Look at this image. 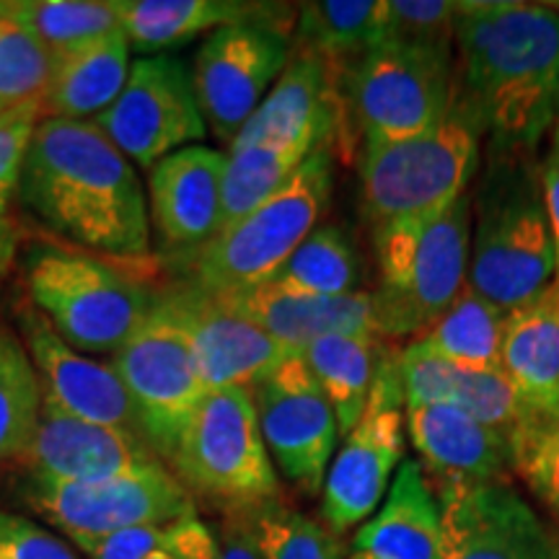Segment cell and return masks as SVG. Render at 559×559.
<instances>
[{"label": "cell", "instance_id": "cell-24", "mask_svg": "<svg viewBox=\"0 0 559 559\" xmlns=\"http://www.w3.org/2000/svg\"><path fill=\"white\" fill-rule=\"evenodd\" d=\"M404 419L412 445L443 485L500 481L513 466L508 440L453 404L404 409Z\"/></svg>", "mask_w": 559, "mask_h": 559}, {"label": "cell", "instance_id": "cell-19", "mask_svg": "<svg viewBox=\"0 0 559 559\" xmlns=\"http://www.w3.org/2000/svg\"><path fill=\"white\" fill-rule=\"evenodd\" d=\"M16 464L34 477L104 481L156 469L164 461L140 432L68 415L41 396L37 430Z\"/></svg>", "mask_w": 559, "mask_h": 559}, {"label": "cell", "instance_id": "cell-10", "mask_svg": "<svg viewBox=\"0 0 559 559\" xmlns=\"http://www.w3.org/2000/svg\"><path fill=\"white\" fill-rule=\"evenodd\" d=\"M109 366L128 389L140 432L160 461H166L207 396V386L200 376L190 340L160 296H156L143 324L111 355Z\"/></svg>", "mask_w": 559, "mask_h": 559}, {"label": "cell", "instance_id": "cell-43", "mask_svg": "<svg viewBox=\"0 0 559 559\" xmlns=\"http://www.w3.org/2000/svg\"><path fill=\"white\" fill-rule=\"evenodd\" d=\"M70 542L88 559H143L164 547V526L128 528L107 536H70Z\"/></svg>", "mask_w": 559, "mask_h": 559}, {"label": "cell", "instance_id": "cell-13", "mask_svg": "<svg viewBox=\"0 0 559 559\" xmlns=\"http://www.w3.org/2000/svg\"><path fill=\"white\" fill-rule=\"evenodd\" d=\"M91 122L135 169L148 171L171 153L198 145L207 132L192 68L169 52L132 60L122 94Z\"/></svg>", "mask_w": 559, "mask_h": 559}, {"label": "cell", "instance_id": "cell-17", "mask_svg": "<svg viewBox=\"0 0 559 559\" xmlns=\"http://www.w3.org/2000/svg\"><path fill=\"white\" fill-rule=\"evenodd\" d=\"M158 296L190 340L207 391H251L293 353L230 309L226 300L185 280L158 290Z\"/></svg>", "mask_w": 559, "mask_h": 559}, {"label": "cell", "instance_id": "cell-3", "mask_svg": "<svg viewBox=\"0 0 559 559\" xmlns=\"http://www.w3.org/2000/svg\"><path fill=\"white\" fill-rule=\"evenodd\" d=\"M26 300L79 353L115 355L143 324L158 290L145 272L60 241L24 254Z\"/></svg>", "mask_w": 559, "mask_h": 559}, {"label": "cell", "instance_id": "cell-41", "mask_svg": "<svg viewBox=\"0 0 559 559\" xmlns=\"http://www.w3.org/2000/svg\"><path fill=\"white\" fill-rule=\"evenodd\" d=\"M39 120V107L0 115V226L9 223V205L16 194L21 164H24L26 148H29Z\"/></svg>", "mask_w": 559, "mask_h": 559}, {"label": "cell", "instance_id": "cell-22", "mask_svg": "<svg viewBox=\"0 0 559 559\" xmlns=\"http://www.w3.org/2000/svg\"><path fill=\"white\" fill-rule=\"evenodd\" d=\"M223 300L293 353H304L313 342L332 337V334H376L379 337L373 293L358 290L347 296H313V293L264 283L260 288L236 293Z\"/></svg>", "mask_w": 559, "mask_h": 559}, {"label": "cell", "instance_id": "cell-14", "mask_svg": "<svg viewBox=\"0 0 559 559\" xmlns=\"http://www.w3.org/2000/svg\"><path fill=\"white\" fill-rule=\"evenodd\" d=\"M400 355L381 353L360 423L345 436L321 487V519L334 534L355 528L381 506L404 453Z\"/></svg>", "mask_w": 559, "mask_h": 559}, {"label": "cell", "instance_id": "cell-47", "mask_svg": "<svg viewBox=\"0 0 559 559\" xmlns=\"http://www.w3.org/2000/svg\"><path fill=\"white\" fill-rule=\"evenodd\" d=\"M16 249H19V234L9 221L5 226H0V280L9 275V270L16 262Z\"/></svg>", "mask_w": 559, "mask_h": 559}, {"label": "cell", "instance_id": "cell-1", "mask_svg": "<svg viewBox=\"0 0 559 559\" xmlns=\"http://www.w3.org/2000/svg\"><path fill=\"white\" fill-rule=\"evenodd\" d=\"M16 198L66 247L140 272L156 262L148 192L135 164L94 122L41 117L21 164Z\"/></svg>", "mask_w": 559, "mask_h": 559}, {"label": "cell", "instance_id": "cell-32", "mask_svg": "<svg viewBox=\"0 0 559 559\" xmlns=\"http://www.w3.org/2000/svg\"><path fill=\"white\" fill-rule=\"evenodd\" d=\"M5 16L24 26L55 58L120 32L111 0H9Z\"/></svg>", "mask_w": 559, "mask_h": 559}, {"label": "cell", "instance_id": "cell-33", "mask_svg": "<svg viewBox=\"0 0 559 559\" xmlns=\"http://www.w3.org/2000/svg\"><path fill=\"white\" fill-rule=\"evenodd\" d=\"M41 386L11 326L0 324V466L24 456L37 430Z\"/></svg>", "mask_w": 559, "mask_h": 559}, {"label": "cell", "instance_id": "cell-42", "mask_svg": "<svg viewBox=\"0 0 559 559\" xmlns=\"http://www.w3.org/2000/svg\"><path fill=\"white\" fill-rule=\"evenodd\" d=\"M0 559H81L37 521L0 508Z\"/></svg>", "mask_w": 559, "mask_h": 559}, {"label": "cell", "instance_id": "cell-6", "mask_svg": "<svg viewBox=\"0 0 559 559\" xmlns=\"http://www.w3.org/2000/svg\"><path fill=\"white\" fill-rule=\"evenodd\" d=\"M332 194V151H313L283 190L251 210L247 218L218 230L187 262L185 283L210 296H236L260 288L309 239Z\"/></svg>", "mask_w": 559, "mask_h": 559}, {"label": "cell", "instance_id": "cell-35", "mask_svg": "<svg viewBox=\"0 0 559 559\" xmlns=\"http://www.w3.org/2000/svg\"><path fill=\"white\" fill-rule=\"evenodd\" d=\"M55 55L24 26L0 19V115L39 107L50 86Z\"/></svg>", "mask_w": 559, "mask_h": 559}, {"label": "cell", "instance_id": "cell-36", "mask_svg": "<svg viewBox=\"0 0 559 559\" xmlns=\"http://www.w3.org/2000/svg\"><path fill=\"white\" fill-rule=\"evenodd\" d=\"M247 519L262 559H340L342 549L332 531L280 500L247 510Z\"/></svg>", "mask_w": 559, "mask_h": 559}, {"label": "cell", "instance_id": "cell-51", "mask_svg": "<svg viewBox=\"0 0 559 559\" xmlns=\"http://www.w3.org/2000/svg\"><path fill=\"white\" fill-rule=\"evenodd\" d=\"M353 559H370V557H366V555H355Z\"/></svg>", "mask_w": 559, "mask_h": 559}, {"label": "cell", "instance_id": "cell-30", "mask_svg": "<svg viewBox=\"0 0 559 559\" xmlns=\"http://www.w3.org/2000/svg\"><path fill=\"white\" fill-rule=\"evenodd\" d=\"M506 319V311L464 285L449 311L417 342L459 368L492 370L500 368Z\"/></svg>", "mask_w": 559, "mask_h": 559}, {"label": "cell", "instance_id": "cell-9", "mask_svg": "<svg viewBox=\"0 0 559 559\" xmlns=\"http://www.w3.org/2000/svg\"><path fill=\"white\" fill-rule=\"evenodd\" d=\"M345 96L362 143L425 135L456 102L453 52L381 41L345 68Z\"/></svg>", "mask_w": 559, "mask_h": 559}, {"label": "cell", "instance_id": "cell-49", "mask_svg": "<svg viewBox=\"0 0 559 559\" xmlns=\"http://www.w3.org/2000/svg\"><path fill=\"white\" fill-rule=\"evenodd\" d=\"M544 5H547V9H549V11H555V13H557V16H559V0H551V3H544Z\"/></svg>", "mask_w": 559, "mask_h": 559}, {"label": "cell", "instance_id": "cell-18", "mask_svg": "<svg viewBox=\"0 0 559 559\" xmlns=\"http://www.w3.org/2000/svg\"><path fill=\"white\" fill-rule=\"evenodd\" d=\"M16 334L29 355L45 400L68 415L140 432L135 407L117 370L70 347L29 300L16 306Z\"/></svg>", "mask_w": 559, "mask_h": 559}, {"label": "cell", "instance_id": "cell-34", "mask_svg": "<svg viewBox=\"0 0 559 559\" xmlns=\"http://www.w3.org/2000/svg\"><path fill=\"white\" fill-rule=\"evenodd\" d=\"M270 283L313 296H347L358 293L360 260L337 226H321L311 230Z\"/></svg>", "mask_w": 559, "mask_h": 559}, {"label": "cell", "instance_id": "cell-7", "mask_svg": "<svg viewBox=\"0 0 559 559\" xmlns=\"http://www.w3.org/2000/svg\"><path fill=\"white\" fill-rule=\"evenodd\" d=\"M166 464L192 498L218 502L228 513L280 500L249 389L207 391Z\"/></svg>", "mask_w": 559, "mask_h": 559}, {"label": "cell", "instance_id": "cell-37", "mask_svg": "<svg viewBox=\"0 0 559 559\" xmlns=\"http://www.w3.org/2000/svg\"><path fill=\"white\" fill-rule=\"evenodd\" d=\"M453 407L464 409L477 423L487 425L502 436L513 449V438L519 436L523 419V407L519 394H515L513 383L502 373V368L492 370H472L459 368L456 383H453L451 394Z\"/></svg>", "mask_w": 559, "mask_h": 559}, {"label": "cell", "instance_id": "cell-38", "mask_svg": "<svg viewBox=\"0 0 559 559\" xmlns=\"http://www.w3.org/2000/svg\"><path fill=\"white\" fill-rule=\"evenodd\" d=\"M459 3L451 0H386L383 41L453 50Z\"/></svg>", "mask_w": 559, "mask_h": 559}, {"label": "cell", "instance_id": "cell-2", "mask_svg": "<svg viewBox=\"0 0 559 559\" xmlns=\"http://www.w3.org/2000/svg\"><path fill=\"white\" fill-rule=\"evenodd\" d=\"M456 99L500 151L531 148L557 117L559 16L544 3H459Z\"/></svg>", "mask_w": 559, "mask_h": 559}, {"label": "cell", "instance_id": "cell-45", "mask_svg": "<svg viewBox=\"0 0 559 559\" xmlns=\"http://www.w3.org/2000/svg\"><path fill=\"white\" fill-rule=\"evenodd\" d=\"M539 179L544 207H547V218L551 228V241H555V283L559 285V143H551L549 156L544 158L539 169Z\"/></svg>", "mask_w": 559, "mask_h": 559}, {"label": "cell", "instance_id": "cell-11", "mask_svg": "<svg viewBox=\"0 0 559 559\" xmlns=\"http://www.w3.org/2000/svg\"><path fill=\"white\" fill-rule=\"evenodd\" d=\"M19 495L34 513L68 536H107L143 526H169L194 515V498L169 466L104 481H60L26 474Z\"/></svg>", "mask_w": 559, "mask_h": 559}, {"label": "cell", "instance_id": "cell-48", "mask_svg": "<svg viewBox=\"0 0 559 559\" xmlns=\"http://www.w3.org/2000/svg\"><path fill=\"white\" fill-rule=\"evenodd\" d=\"M555 143H559V104H557V117H555Z\"/></svg>", "mask_w": 559, "mask_h": 559}, {"label": "cell", "instance_id": "cell-28", "mask_svg": "<svg viewBox=\"0 0 559 559\" xmlns=\"http://www.w3.org/2000/svg\"><path fill=\"white\" fill-rule=\"evenodd\" d=\"M304 360L337 417L340 436L360 423L379 370L376 334H332L304 349Z\"/></svg>", "mask_w": 559, "mask_h": 559}, {"label": "cell", "instance_id": "cell-4", "mask_svg": "<svg viewBox=\"0 0 559 559\" xmlns=\"http://www.w3.org/2000/svg\"><path fill=\"white\" fill-rule=\"evenodd\" d=\"M469 249V194H461L443 213L376 226L379 337H412L436 326L466 285Z\"/></svg>", "mask_w": 559, "mask_h": 559}, {"label": "cell", "instance_id": "cell-26", "mask_svg": "<svg viewBox=\"0 0 559 559\" xmlns=\"http://www.w3.org/2000/svg\"><path fill=\"white\" fill-rule=\"evenodd\" d=\"M355 549L370 559H440V506L417 461H402L379 513L355 534Z\"/></svg>", "mask_w": 559, "mask_h": 559}, {"label": "cell", "instance_id": "cell-12", "mask_svg": "<svg viewBox=\"0 0 559 559\" xmlns=\"http://www.w3.org/2000/svg\"><path fill=\"white\" fill-rule=\"evenodd\" d=\"M275 13L210 32L194 55L192 83L210 135L230 148L290 62V39Z\"/></svg>", "mask_w": 559, "mask_h": 559}, {"label": "cell", "instance_id": "cell-23", "mask_svg": "<svg viewBox=\"0 0 559 559\" xmlns=\"http://www.w3.org/2000/svg\"><path fill=\"white\" fill-rule=\"evenodd\" d=\"M500 368L523 407V425H559V285L510 311ZM521 425V428H523Z\"/></svg>", "mask_w": 559, "mask_h": 559}, {"label": "cell", "instance_id": "cell-16", "mask_svg": "<svg viewBox=\"0 0 559 559\" xmlns=\"http://www.w3.org/2000/svg\"><path fill=\"white\" fill-rule=\"evenodd\" d=\"M440 559H559V542L506 481L440 489Z\"/></svg>", "mask_w": 559, "mask_h": 559}, {"label": "cell", "instance_id": "cell-21", "mask_svg": "<svg viewBox=\"0 0 559 559\" xmlns=\"http://www.w3.org/2000/svg\"><path fill=\"white\" fill-rule=\"evenodd\" d=\"M332 68L319 55H290L288 68L264 96L249 122L228 151L247 145H298V148H330L334 135Z\"/></svg>", "mask_w": 559, "mask_h": 559}, {"label": "cell", "instance_id": "cell-15", "mask_svg": "<svg viewBox=\"0 0 559 559\" xmlns=\"http://www.w3.org/2000/svg\"><path fill=\"white\" fill-rule=\"evenodd\" d=\"M251 396L272 464L298 489L317 495L337 449L340 425L304 353H290Z\"/></svg>", "mask_w": 559, "mask_h": 559}, {"label": "cell", "instance_id": "cell-44", "mask_svg": "<svg viewBox=\"0 0 559 559\" xmlns=\"http://www.w3.org/2000/svg\"><path fill=\"white\" fill-rule=\"evenodd\" d=\"M164 547L174 559H218V539L198 513L164 526Z\"/></svg>", "mask_w": 559, "mask_h": 559}, {"label": "cell", "instance_id": "cell-39", "mask_svg": "<svg viewBox=\"0 0 559 559\" xmlns=\"http://www.w3.org/2000/svg\"><path fill=\"white\" fill-rule=\"evenodd\" d=\"M513 466L559 513V425H523L513 438Z\"/></svg>", "mask_w": 559, "mask_h": 559}, {"label": "cell", "instance_id": "cell-27", "mask_svg": "<svg viewBox=\"0 0 559 559\" xmlns=\"http://www.w3.org/2000/svg\"><path fill=\"white\" fill-rule=\"evenodd\" d=\"M111 9L130 50L145 52V58L164 55L202 32L275 13L272 5L236 0H111Z\"/></svg>", "mask_w": 559, "mask_h": 559}, {"label": "cell", "instance_id": "cell-46", "mask_svg": "<svg viewBox=\"0 0 559 559\" xmlns=\"http://www.w3.org/2000/svg\"><path fill=\"white\" fill-rule=\"evenodd\" d=\"M218 547V559H262L254 534H251L247 510L228 513L226 526H223V542Z\"/></svg>", "mask_w": 559, "mask_h": 559}, {"label": "cell", "instance_id": "cell-20", "mask_svg": "<svg viewBox=\"0 0 559 559\" xmlns=\"http://www.w3.org/2000/svg\"><path fill=\"white\" fill-rule=\"evenodd\" d=\"M226 153L187 145L148 171V215L164 257L190 262L218 236Z\"/></svg>", "mask_w": 559, "mask_h": 559}, {"label": "cell", "instance_id": "cell-31", "mask_svg": "<svg viewBox=\"0 0 559 559\" xmlns=\"http://www.w3.org/2000/svg\"><path fill=\"white\" fill-rule=\"evenodd\" d=\"M311 153L298 145H247V148L228 151L226 174H223L221 230L247 218L251 210L283 190Z\"/></svg>", "mask_w": 559, "mask_h": 559}, {"label": "cell", "instance_id": "cell-29", "mask_svg": "<svg viewBox=\"0 0 559 559\" xmlns=\"http://www.w3.org/2000/svg\"><path fill=\"white\" fill-rule=\"evenodd\" d=\"M386 34V0H321L298 11L300 50L319 55L326 66L349 62L379 47Z\"/></svg>", "mask_w": 559, "mask_h": 559}, {"label": "cell", "instance_id": "cell-5", "mask_svg": "<svg viewBox=\"0 0 559 559\" xmlns=\"http://www.w3.org/2000/svg\"><path fill=\"white\" fill-rule=\"evenodd\" d=\"M551 283L555 241L542 179L523 164L492 166L479 194L466 285L510 313L542 296Z\"/></svg>", "mask_w": 559, "mask_h": 559}, {"label": "cell", "instance_id": "cell-50", "mask_svg": "<svg viewBox=\"0 0 559 559\" xmlns=\"http://www.w3.org/2000/svg\"><path fill=\"white\" fill-rule=\"evenodd\" d=\"M5 9H9V3H3V0H0V19L5 16Z\"/></svg>", "mask_w": 559, "mask_h": 559}, {"label": "cell", "instance_id": "cell-40", "mask_svg": "<svg viewBox=\"0 0 559 559\" xmlns=\"http://www.w3.org/2000/svg\"><path fill=\"white\" fill-rule=\"evenodd\" d=\"M459 366L423 347L419 342L400 355V379L404 394V409L436 407L451 404L453 383H456Z\"/></svg>", "mask_w": 559, "mask_h": 559}, {"label": "cell", "instance_id": "cell-8", "mask_svg": "<svg viewBox=\"0 0 559 559\" xmlns=\"http://www.w3.org/2000/svg\"><path fill=\"white\" fill-rule=\"evenodd\" d=\"M479 158V128L453 102L451 115L425 135L396 143H362V210L376 226L443 213L466 194Z\"/></svg>", "mask_w": 559, "mask_h": 559}, {"label": "cell", "instance_id": "cell-25", "mask_svg": "<svg viewBox=\"0 0 559 559\" xmlns=\"http://www.w3.org/2000/svg\"><path fill=\"white\" fill-rule=\"evenodd\" d=\"M130 66V45L122 32L58 55L50 86L39 104L41 117L70 122L96 120L122 94Z\"/></svg>", "mask_w": 559, "mask_h": 559}]
</instances>
